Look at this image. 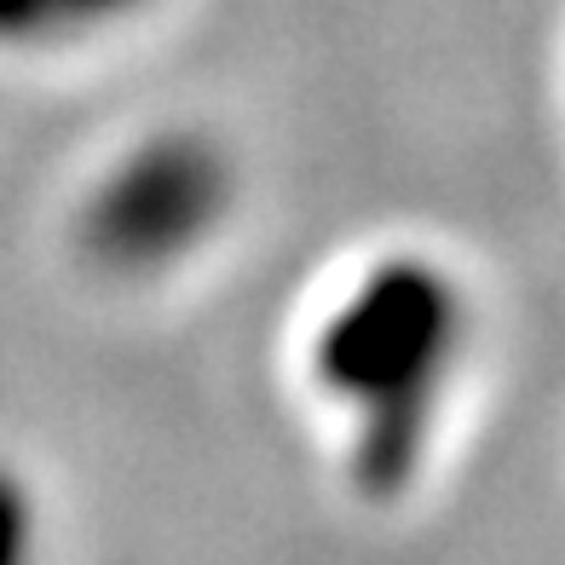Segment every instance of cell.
I'll use <instances>...</instances> for the list:
<instances>
[{
  "instance_id": "obj_2",
  "label": "cell",
  "mask_w": 565,
  "mask_h": 565,
  "mask_svg": "<svg viewBox=\"0 0 565 565\" xmlns=\"http://www.w3.org/2000/svg\"><path fill=\"white\" fill-rule=\"evenodd\" d=\"M225 214L220 157L196 139H145L93 191L87 237L98 260L121 271H157L209 243Z\"/></svg>"
},
{
  "instance_id": "obj_1",
  "label": "cell",
  "mask_w": 565,
  "mask_h": 565,
  "mask_svg": "<svg viewBox=\"0 0 565 565\" xmlns=\"http://www.w3.org/2000/svg\"><path fill=\"white\" fill-rule=\"evenodd\" d=\"M445 358L450 289L422 266H393L358 282L329 312L323 335H312V375H323L329 398L358 409L370 427L387 409H409V427H422L416 416L445 387Z\"/></svg>"
}]
</instances>
